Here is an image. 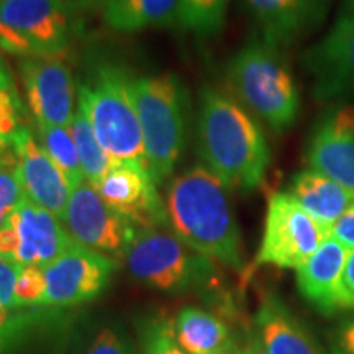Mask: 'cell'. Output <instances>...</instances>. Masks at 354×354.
Wrapping results in <instances>:
<instances>
[{
    "instance_id": "1",
    "label": "cell",
    "mask_w": 354,
    "mask_h": 354,
    "mask_svg": "<svg viewBox=\"0 0 354 354\" xmlns=\"http://www.w3.org/2000/svg\"><path fill=\"white\" fill-rule=\"evenodd\" d=\"M198 156L228 190H254L263 185L271 149L263 128L232 97L203 87L197 118Z\"/></svg>"
},
{
    "instance_id": "2",
    "label": "cell",
    "mask_w": 354,
    "mask_h": 354,
    "mask_svg": "<svg viewBox=\"0 0 354 354\" xmlns=\"http://www.w3.org/2000/svg\"><path fill=\"white\" fill-rule=\"evenodd\" d=\"M228 192L205 166L190 167L167 187L166 218L172 233L196 253L241 272V233Z\"/></svg>"
},
{
    "instance_id": "3",
    "label": "cell",
    "mask_w": 354,
    "mask_h": 354,
    "mask_svg": "<svg viewBox=\"0 0 354 354\" xmlns=\"http://www.w3.org/2000/svg\"><path fill=\"white\" fill-rule=\"evenodd\" d=\"M228 86L254 117L282 133L297 122L300 94L289 64L279 48L254 39L227 66Z\"/></svg>"
},
{
    "instance_id": "4",
    "label": "cell",
    "mask_w": 354,
    "mask_h": 354,
    "mask_svg": "<svg viewBox=\"0 0 354 354\" xmlns=\"http://www.w3.org/2000/svg\"><path fill=\"white\" fill-rule=\"evenodd\" d=\"M131 76L123 66L97 64L77 88V107L94 128L97 140L115 162L148 166L138 115L130 94Z\"/></svg>"
},
{
    "instance_id": "5",
    "label": "cell",
    "mask_w": 354,
    "mask_h": 354,
    "mask_svg": "<svg viewBox=\"0 0 354 354\" xmlns=\"http://www.w3.org/2000/svg\"><path fill=\"white\" fill-rule=\"evenodd\" d=\"M130 94L140 120L149 172L154 183L162 184L174 172L185 146V88L174 74L165 73L131 76Z\"/></svg>"
},
{
    "instance_id": "6",
    "label": "cell",
    "mask_w": 354,
    "mask_h": 354,
    "mask_svg": "<svg viewBox=\"0 0 354 354\" xmlns=\"http://www.w3.org/2000/svg\"><path fill=\"white\" fill-rule=\"evenodd\" d=\"M125 261L136 281L161 292L192 289L212 274L209 258L162 228L138 230Z\"/></svg>"
},
{
    "instance_id": "7",
    "label": "cell",
    "mask_w": 354,
    "mask_h": 354,
    "mask_svg": "<svg viewBox=\"0 0 354 354\" xmlns=\"http://www.w3.org/2000/svg\"><path fill=\"white\" fill-rule=\"evenodd\" d=\"M328 238L331 228L307 214L289 192H276L268 202L256 266L299 269Z\"/></svg>"
},
{
    "instance_id": "8",
    "label": "cell",
    "mask_w": 354,
    "mask_h": 354,
    "mask_svg": "<svg viewBox=\"0 0 354 354\" xmlns=\"http://www.w3.org/2000/svg\"><path fill=\"white\" fill-rule=\"evenodd\" d=\"M302 64L312 79V94L318 102L353 104L354 0L339 2L330 30L304 51Z\"/></svg>"
},
{
    "instance_id": "9",
    "label": "cell",
    "mask_w": 354,
    "mask_h": 354,
    "mask_svg": "<svg viewBox=\"0 0 354 354\" xmlns=\"http://www.w3.org/2000/svg\"><path fill=\"white\" fill-rule=\"evenodd\" d=\"M61 221L77 245L110 258H125L127 250L138 232L135 225L120 212L112 209L87 180L71 190Z\"/></svg>"
},
{
    "instance_id": "10",
    "label": "cell",
    "mask_w": 354,
    "mask_h": 354,
    "mask_svg": "<svg viewBox=\"0 0 354 354\" xmlns=\"http://www.w3.org/2000/svg\"><path fill=\"white\" fill-rule=\"evenodd\" d=\"M118 268L117 261L74 243L59 258L44 266L46 294L43 305L71 307L88 302L105 290Z\"/></svg>"
},
{
    "instance_id": "11",
    "label": "cell",
    "mask_w": 354,
    "mask_h": 354,
    "mask_svg": "<svg viewBox=\"0 0 354 354\" xmlns=\"http://www.w3.org/2000/svg\"><path fill=\"white\" fill-rule=\"evenodd\" d=\"M26 102L35 125L69 128L74 115L73 71L61 56H25L20 59Z\"/></svg>"
},
{
    "instance_id": "12",
    "label": "cell",
    "mask_w": 354,
    "mask_h": 354,
    "mask_svg": "<svg viewBox=\"0 0 354 354\" xmlns=\"http://www.w3.org/2000/svg\"><path fill=\"white\" fill-rule=\"evenodd\" d=\"M100 197L135 227L161 228L167 225L166 205L149 167L141 162H115L95 185Z\"/></svg>"
},
{
    "instance_id": "13",
    "label": "cell",
    "mask_w": 354,
    "mask_h": 354,
    "mask_svg": "<svg viewBox=\"0 0 354 354\" xmlns=\"http://www.w3.org/2000/svg\"><path fill=\"white\" fill-rule=\"evenodd\" d=\"M310 171L354 190V105L335 104L318 118L307 146Z\"/></svg>"
},
{
    "instance_id": "14",
    "label": "cell",
    "mask_w": 354,
    "mask_h": 354,
    "mask_svg": "<svg viewBox=\"0 0 354 354\" xmlns=\"http://www.w3.org/2000/svg\"><path fill=\"white\" fill-rule=\"evenodd\" d=\"M2 19L30 43L35 55L61 56L71 43L73 15L63 0H2Z\"/></svg>"
},
{
    "instance_id": "15",
    "label": "cell",
    "mask_w": 354,
    "mask_h": 354,
    "mask_svg": "<svg viewBox=\"0 0 354 354\" xmlns=\"http://www.w3.org/2000/svg\"><path fill=\"white\" fill-rule=\"evenodd\" d=\"M24 196L61 220L71 196L63 172L39 145L35 130L25 125L12 141Z\"/></svg>"
},
{
    "instance_id": "16",
    "label": "cell",
    "mask_w": 354,
    "mask_h": 354,
    "mask_svg": "<svg viewBox=\"0 0 354 354\" xmlns=\"http://www.w3.org/2000/svg\"><path fill=\"white\" fill-rule=\"evenodd\" d=\"M261 39L274 48L290 46L320 26L331 0H243Z\"/></svg>"
},
{
    "instance_id": "17",
    "label": "cell",
    "mask_w": 354,
    "mask_h": 354,
    "mask_svg": "<svg viewBox=\"0 0 354 354\" xmlns=\"http://www.w3.org/2000/svg\"><path fill=\"white\" fill-rule=\"evenodd\" d=\"M20 238L15 263L44 268L74 245L63 221L24 196L8 215Z\"/></svg>"
},
{
    "instance_id": "18",
    "label": "cell",
    "mask_w": 354,
    "mask_h": 354,
    "mask_svg": "<svg viewBox=\"0 0 354 354\" xmlns=\"http://www.w3.org/2000/svg\"><path fill=\"white\" fill-rule=\"evenodd\" d=\"M348 254L349 248L331 236L297 269L299 292L323 315L344 310L343 272Z\"/></svg>"
},
{
    "instance_id": "19",
    "label": "cell",
    "mask_w": 354,
    "mask_h": 354,
    "mask_svg": "<svg viewBox=\"0 0 354 354\" xmlns=\"http://www.w3.org/2000/svg\"><path fill=\"white\" fill-rule=\"evenodd\" d=\"M261 354H325L317 339L276 294H268L256 313Z\"/></svg>"
},
{
    "instance_id": "20",
    "label": "cell",
    "mask_w": 354,
    "mask_h": 354,
    "mask_svg": "<svg viewBox=\"0 0 354 354\" xmlns=\"http://www.w3.org/2000/svg\"><path fill=\"white\" fill-rule=\"evenodd\" d=\"M289 194L307 214L328 228H333L354 203V190L310 169L294 176Z\"/></svg>"
},
{
    "instance_id": "21",
    "label": "cell",
    "mask_w": 354,
    "mask_h": 354,
    "mask_svg": "<svg viewBox=\"0 0 354 354\" xmlns=\"http://www.w3.org/2000/svg\"><path fill=\"white\" fill-rule=\"evenodd\" d=\"M177 344L185 354H228L232 346L228 326L214 313L185 307L174 323Z\"/></svg>"
},
{
    "instance_id": "22",
    "label": "cell",
    "mask_w": 354,
    "mask_h": 354,
    "mask_svg": "<svg viewBox=\"0 0 354 354\" xmlns=\"http://www.w3.org/2000/svg\"><path fill=\"white\" fill-rule=\"evenodd\" d=\"M180 0H112L102 10L105 24L122 33L177 24Z\"/></svg>"
},
{
    "instance_id": "23",
    "label": "cell",
    "mask_w": 354,
    "mask_h": 354,
    "mask_svg": "<svg viewBox=\"0 0 354 354\" xmlns=\"http://www.w3.org/2000/svg\"><path fill=\"white\" fill-rule=\"evenodd\" d=\"M35 133L39 145L53 159L57 169L63 172L71 189L77 187L86 180L81 159L69 128L53 125H35Z\"/></svg>"
},
{
    "instance_id": "24",
    "label": "cell",
    "mask_w": 354,
    "mask_h": 354,
    "mask_svg": "<svg viewBox=\"0 0 354 354\" xmlns=\"http://www.w3.org/2000/svg\"><path fill=\"white\" fill-rule=\"evenodd\" d=\"M69 130L73 133L74 143H76L86 180L95 187L102 177L105 176V172L115 165V161L109 156L104 146L100 145V141L97 140L94 128H92L86 113L79 107L76 110V115H74Z\"/></svg>"
},
{
    "instance_id": "25",
    "label": "cell",
    "mask_w": 354,
    "mask_h": 354,
    "mask_svg": "<svg viewBox=\"0 0 354 354\" xmlns=\"http://www.w3.org/2000/svg\"><path fill=\"white\" fill-rule=\"evenodd\" d=\"M228 0H180L177 25L198 35L215 37L223 30Z\"/></svg>"
},
{
    "instance_id": "26",
    "label": "cell",
    "mask_w": 354,
    "mask_h": 354,
    "mask_svg": "<svg viewBox=\"0 0 354 354\" xmlns=\"http://www.w3.org/2000/svg\"><path fill=\"white\" fill-rule=\"evenodd\" d=\"M21 198L24 190L19 179V166L13 146H10L0 153V221L7 220Z\"/></svg>"
},
{
    "instance_id": "27",
    "label": "cell",
    "mask_w": 354,
    "mask_h": 354,
    "mask_svg": "<svg viewBox=\"0 0 354 354\" xmlns=\"http://www.w3.org/2000/svg\"><path fill=\"white\" fill-rule=\"evenodd\" d=\"M44 294H46V281H44L43 268L24 266L15 284L17 308L43 304Z\"/></svg>"
},
{
    "instance_id": "28",
    "label": "cell",
    "mask_w": 354,
    "mask_h": 354,
    "mask_svg": "<svg viewBox=\"0 0 354 354\" xmlns=\"http://www.w3.org/2000/svg\"><path fill=\"white\" fill-rule=\"evenodd\" d=\"M143 354H185L177 344L174 326L169 322L151 325L145 339Z\"/></svg>"
},
{
    "instance_id": "29",
    "label": "cell",
    "mask_w": 354,
    "mask_h": 354,
    "mask_svg": "<svg viewBox=\"0 0 354 354\" xmlns=\"http://www.w3.org/2000/svg\"><path fill=\"white\" fill-rule=\"evenodd\" d=\"M24 266L0 258V305L6 308H17L15 284Z\"/></svg>"
},
{
    "instance_id": "30",
    "label": "cell",
    "mask_w": 354,
    "mask_h": 354,
    "mask_svg": "<svg viewBox=\"0 0 354 354\" xmlns=\"http://www.w3.org/2000/svg\"><path fill=\"white\" fill-rule=\"evenodd\" d=\"M2 2V0H0ZM0 48L3 51L10 53V55H17V56H33L35 53L30 46V43L21 37L19 32L8 26L6 21L2 19V10H0Z\"/></svg>"
},
{
    "instance_id": "31",
    "label": "cell",
    "mask_w": 354,
    "mask_h": 354,
    "mask_svg": "<svg viewBox=\"0 0 354 354\" xmlns=\"http://www.w3.org/2000/svg\"><path fill=\"white\" fill-rule=\"evenodd\" d=\"M87 354H133L128 344L113 330L104 328L92 342Z\"/></svg>"
},
{
    "instance_id": "32",
    "label": "cell",
    "mask_w": 354,
    "mask_h": 354,
    "mask_svg": "<svg viewBox=\"0 0 354 354\" xmlns=\"http://www.w3.org/2000/svg\"><path fill=\"white\" fill-rule=\"evenodd\" d=\"M331 236L349 250H354V203L331 228Z\"/></svg>"
},
{
    "instance_id": "33",
    "label": "cell",
    "mask_w": 354,
    "mask_h": 354,
    "mask_svg": "<svg viewBox=\"0 0 354 354\" xmlns=\"http://www.w3.org/2000/svg\"><path fill=\"white\" fill-rule=\"evenodd\" d=\"M333 354H354V320H349L338 328L333 342H331Z\"/></svg>"
},
{
    "instance_id": "34",
    "label": "cell",
    "mask_w": 354,
    "mask_h": 354,
    "mask_svg": "<svg viewBox=\"0 0 354 354\" xmlns=\"http://www.w3.org/2000/svg\"><path fill=\"white\" fill-rule=\"evenodd\" d=\"M343 305L344 310H354V250H349L343 272Z\"/></svg>"
},
{
    "instance_id": "35",
    "label": "cell",
    "mask_w": 354,
    "mask_h": 354,
    "mask_svg": "<svg viewBox=\"0 0 354 354\" xmlns=\"http://www.w3.org/2000/svg\"><path fill=\"white\" fill-rule=\"evenodd\" d=\"M20 318L17 315H12L10 308H6L0 305V351H2L8 338L13 335V331L19 326Z\"/></svg>"
},
{
    "instance_id": "36",
    "label": "cell",
    "mask_w": 354,
    "mask_h": 354,
    "mask_svg": "<svg viewBox=\"0 0 354 354\" xmlns=\"http://www.w3.org/2000/svg\"><path fill=\"white\" fill-rule=\"evenodd\" d=\"M110 2H112V0H63L66 8H68V12L73 17L79 15V13L97 10V8H102V10H104Z\"/></svg>"
},
{
    "instance_id": "37",
    "label": "cell",
    "mask_w": 354,
    "mask_h": 354,
    "mask_svg": "<svg viewBox=\"0 0 354 354\" xmlns=\"http://www.w3.org/2000/svg\"><path fill=\"white\" fill-rule=\"evenodd\" d=\"M12 76H10V73H8V69H7V66L3 64V61L0 59V88H2L3 86H6V84L8 82V81H12ZM10 148V146H7V145H3L2 141H0V153L2 151H6V149H8Z\"/></svg>"
},
{
    "instance_id": "38",
    "label": "cell",
    "mask_w": 354,
    "mask_h": 354,
    "mask_svg": "<svg viewBox=\"0 0 354 354\" xmlns=\"http://www.w3.org/2000/svg\"><path fill=\"white\" fill-rule=\"evenodd\" d=\"M243 354H261V351H259L258 344H254V346H251L250 349H246V351L243 353Z\"/></svg>"
},
{
    "instance_id": "39",
    "label": "cell",
    "mask_w": 354,
    "mask_h": 354,
    "mask_svg": "<svg viewBox=\"0 0 354 354\" xmlns=\"http://www.w3.org/2000/svg\"><path fill=\"white\" fill-rule=\"evenodd\" d=\"M2 223H3V221H0V227H2Z\"/></svg>"
}]
</instances>
